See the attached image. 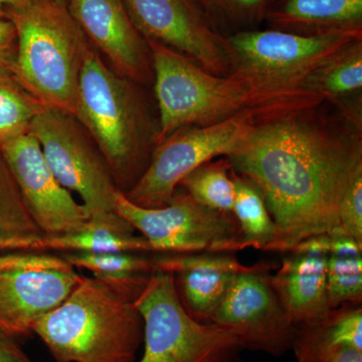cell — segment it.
Masks as SVG:
<instances>
[{
  "label": "cell",
  "instance_id": "cell-7",
  "mask_svg": "<svg viewBox=\"0 0 362 362\" xmlns=\"http://www.w3.org/2000/svg\"><path fill=\"white\" fill-rule=\"evenodd\" d=\"M289 113L291 112H245L211 125L176 131L156 145L148 168L126 197L145 209L165 206L180 181L192 171L213 159L230 156L259 124Z\"/></svg>",
  "mask_w": 362,
  "mask_h": 362
},
{
  "label": "cell",
  "instance_id": "cell-1",
  "mask_svg": "<svg viewBox=\"0 0 362 362\" xmlns=\"http://www.w3.org/2000/svg\"><path fill=\"white\" fill-rule=\"evenodd\" d=\"M318 107L259 124L226 157L263 194L277 228L276 252L340 226L342 195L362 165L361 129L328 118Z\"/></svg>",
  "mask_w": 362,
  "mask_h": 362
},
{
  "label": "cell",
  "instance_id": "cell-31",
  "mask_svg": "<svg viewBox=\"0 0 362 362\" xmlns=\"http://www.w3.org/2000/svg\"><path fill=\"white\" fill-rule=\"evenodd\" d=\"M16 58V33L9 21L0 20V66L13 71Z\"/></svg>",
  "mask_w": 362,
  "mask_h": 362
},
{
  "label": "cell",
  "instance_id": "cell-20",
  "mask_svg": "<svg viewBox=\"0 0 362 362\" xmlns=\"http://www.w3.org/2000/svg\"><path fill=\"white\" fill-rule=\"evenodd\" d=\"M44 238L0 151V252H45Z\"/></svg>",
  "mask_w": 362,
  "mask_h": 362
},
{
  "label": "cell",
  "instance_id": "cell-5",
  "mask_svg": "<svg viewBox=\"0 0 362 362\" xmlns=\"http://www.w3.org/2000/svg\"><path fill=\"white\" fill-rule=\"evenodd\" d=\"M6 21L16 33L14 76L45 107L74 115L90 45L66 0H26Z\"/></svg>",
  "mask_w": 362,
  "mask_h": 362
},
{
  "label": "cell",
  "instance_id": "cell-15",
  "mask_svg": "<svg viewBox=\"0 0 362 362\" xmlns=\"http://www.w3.org/2000/svg\"><path fill=\"white\" fill-rule=\"evenodd\" d=\"M88 42L118 75L141 86L153 83L152 54L123 0H66Z\"/></svg>",
  "mask_w": 362,
  "mask_h": 362
},
{
  "label": "cell",
  "instance_id": "cell-8",
  "mask_svg": "<svg viewBox=\"0 0 362 362\" xmlns=\"http://www.w3.org/2000/svg\"><path fill=\"white\" fill-rule=\"evenodd\" d=\"M28 132L40 142L62 187L80 197L90 221L115 225L126 221L115 211L119 190L110 168L75 116L47 107L33 119Z\"/></svg>",
  "mask_w": 362,
  "mask_h": 362
},
{
  "label": "cell",
  "instance_id": "cell-6",
  "mask_svg": "<svg viewBox=\"0 0 362 362\" xmlns=\"http://www.w3.org/2000/svg\"><path fill=\"white\" fill-rule=\"evenodd\" d=\"M136 305L144 321L137 362H244L245 349L237 337L188 315L169 274L153 272Z\"/></svg>",
  "mask_w": 362,
  "mask_h": 362
},
{
  "label": "cell",
  "instance_id": "cell-29",
  "mask_svg": "<svg viewBox=\"0 0 362 362\" xmlns=\"http://www.w3.org/2000/svg\"><path fill=\"white\" fill-rule=\"evenodd\" d=\"M291 350L298 362H362L361 350L324 341L310 326L298 327Z\"/></svg>",
  "mask_w": 362,
  "mask_h": 362
},
{
  "label": "cell",
  "instance_id": "cell-14",
  "mask_svg": "<svg viewBox=\"0 0 362 362\" xmlns=\"http://www.w3.org/2000/svg\"><path fill=\"white\" fill-rule=\"evenodd\" d=\"M0 151L30 216L45 235L78 232L85 228L90 220L87 209L62 187L32 133L4 143Z\"/></svg>",
  "mask_w": 362,
  "mask_h": 362
},
{
  "label": "cell",
  "instance_id": "cell-21",
  "mask_svg": "<svg viewBox=\"0 0 362 362\" xmlns=\"http://www.w3.org/2000/svg\"><path fill=\"white\" fill-rule=\"evenodd\" d=\"M135 228L128 223H102L88 221L78 232L45 235L44 249L47 251L88 252H152L148 240L136 235Z\"/></svg>",
  "mask_w": 362,
  "mask_h": 362
},
{
  "label": "cell",
  "instance_id": "cell-33",
  "mask_svg": "<svg viewBox=\"0 0 362 362\" xmlns=\"http://www.w3.org/2000/svg\"><path fill=\"white\" fill-rule=\"evenodd\" d=\"M26 0H0V20H6L9 11L25 4Z\"/></svg>",
  "mask_w": 362,
  "mask_h": 362
},
{
  "label": "cell",
  "instance_id": "cell-4",
  "mask_svg": "<svg viewBox=\"0 0 362 362\" xmlns=\"http://www.w3.org/2000/svg\"><path fill=\"white\" fill-rule=\"evenodd\" d=\"M140 86L112 70L90 45L78 78L74 116L96 143L124 194L148 168L158 133Z\"/></svg>",
  "mask_w": 362,
  "mask_h": 362
},
{
  "label": "cell",
  "instance_id": "cell-25",
  "mask_svg": "<svg viewBox=\"0 0 362 362\" xmlns=\"http://www.w3.org/2000/svg\"><path fill=\"white\" fill-rule=\"evenodd\" d=\"M47 107L0 66V145L30 131L33 119Z\"/></svg>",
  "mask_w": 362,
  "mask_h": 362
},
{
  "label": "cell",
  "instance_id": "cell-10",
  "mask_svg": "<svg viewBox=\"0 0 362 362\" xmlns=\"http://www.w3.org/2000/svg\"><path fill=\"white\" fill-rule=\"evenodd\" d=\"M63 256L47 252L0 255V327L16 338L32 334L42 317L56 309L80 282Z\"/></svg>",
  "mask_w": 362,
  "mask_h": 362
},
{
  "label": "cell",
  "instance_id": "cell-32",
  "mask_svg": "<svg viewBox=\"0 0 362 362\" xmlns=\"http://www.w3.org/2000/svg\"><path fill=\"white\" fill-rule=\"evenodd\" d=\"M0 362H33L21 346L18 338L0 327Z\"/></svg>",
  "mask_w": 362,
  "mask_h": 362
},
{
  "label": "cell",
  "instance_id": "cell-28",
  "mask_svg": "<svg viewBox=\"0 0 362 362\" xmlns=\"http://www.w3.org/2000/svg\"><path fill=\"white\" fill-rule=\"evenodd\" d=\"M311 327L326 342L354 347L362 351L361 305H343L331 309L322 322Z\"/></svg>",
  "mask_w": 362,
  "mask_h": 362
},
{
  "label": "cell",
  "instance_id": "cell-23",
  "mask_svg": "<svg viewBox=\"0 0 362 362\" xmlns=\"http://www.w3.org/2000/svg\"><path fill=\"white\" fill-rule=\"evenodd\" d=\"M235 185L233 216L239 226L240 247L276 252L278 232L265 199L257 185L232 169Z\"/></svg>",
  "mask_w": 362,
  "mask_h": 362
},
{
  "label": "cell",
  "instance_id": "cell-30",
  "mask_svg": "<svg viewBox=\"0 0 362 362\" xmlns=\"http://www.w3.org/2000/svg\"><path fill=\"white\" fill-rule=\"evenodd\" d=\"M338 218L343 230L362 243V165L356 169L345 188Z\"/></svg>",
  "mask_w": 362,
  "mask_h": 362
},
{
  "label": "cell",
  "instance_id": "cell-3",
  "mask_svg": "<svg viewBox=\"0 0 362 362\" xmlns=\"http://www.w3.org/2000/svg\"><path fill=\"white\" fill-rule=\"evenodd\" d=\"M149 276L111 281L82 275L68 298L33 333L54 362H137L144 321L136 305Z\"/></svg>",
  "mask_w": 362,
  "mask_h": 362
},
{
  "label": "cell",
  "instance_id": "cell-22",
  "mask_svg": "<svg viewBox=\"0 0 362 362\" xmlns=\"http://www.w3.org/2000/svg\"><path fill=\"white\" fill-rule=\"evenodd\" d=\"M305 89L324 101L341 103L362 88V39L354 40L318 64L304 78Z\"/></svg>",
  "mask_w": 362,
  "mask_h": 362
},
{
  "label": "cell",
  "instance_id": "cell-16",
  "mask_svg": "<svg viewBox=\"0 0 362 362\" xmlns=\"http://www.w3.org/2000/svg\"><path fill=\"white\" fill-rule=\"evenodd\" d=\"M327 252V233L309 238L286 252L271 275L272 285L297 328L321 323L329 314Z\"/></svg>",
  "mask_w": 362,
  "mask_h": 362
},
{
  "label": "cell",
  "instance_id": "cell-26",
  "mask_svg": "<svg viewBox=\"0 0 362 362\" xmlns=\"http://www.w3.org/2000/svg\"><path fill=\"white\" fill-rule=\"evenodd\" d=\"M75 268L90 271L94 277L128 281L151 275L152 259L136 252H68L63 255Z\"/></svg>",
  "mask_w": 362,
  "mask_h": 362
},
{
  "label": "cell",
  "instance_id": "cell-11",
  "mask_svg": "<svg viewBox=\"0 0 362 362\" xmlns=\"http://www.w3.org/2000/svg\"><path fill=\"white\" fill-rule=\"evenodd\" d=\"M359 39L352 35L305 37L271 28L233 33L225 42L230 75L304 88V78L318 64Z\"/></svg>",
  "mask_w": 362,
  "mask_h": 362
},
{
  "label": "cell",
  "instance_id": "cell-27",
  "mask_svg": "<svg viewBox=\"0 0 362 362\" xmlns=\"http://www.w3.org/2000/svg\"><path fill=\"white\" fill-rule=\"evenodd\" d=\"M270 1L271 0H197L209 23L220 35L221 30H228V33L230 30V35L251 30L252 26L265 21Z\"/></svg>",
  "mask_w": 362,
  "mask_h": 362
},
{
  "label": "cell",
  "instance_id": "cell-17",
  "mask_svg": "<svg viewBox=\"0 0 362 362\" xmlns=\"http://www.w3.org/2000/svg\"><path fill=\"white\" fill-rule=\"evenodd\" d=\"M154 272L173 276L176 294L188 315L211 324L214 312L247 266L228 252L163 254L152 259Z\"/></svg>",
  "mask_w": 362,
  "mask_h": 362
},
{
  "label": "cell",
  "instance_id": "cell-12",
  "mask_svg": "<svg viewBox=\"0 0 362 362\" xmlns=\"http://www.w3.org/2000/svg\"><path fill=\"white\" fill-rule=\"evenodd\" d=\"M274 266H247L233 281L211 324L237 337L245 350L282 356L292 349L296 326L271 283Z\"/></svg>",
  "mask_w": 362,
  "mask_h": 362
},
{
  "label": "cell",
  "instance_id": "cell-9",
  "mask_svg": "<svg viewBox=\"0 0 362 362\" xmlns=\"http://www.w3.org/2000/svg\"><path fill=\"white\" fill-rule=\"evenodd\" d=\"M115 211L148 240L152 252L164 254L242 251L239 226L233 214L202 206L187 192L175 190L165 206L145 209L122 192Z\"/></svg>",
  "mask_w": 362,
  "mask_h": 362
},
{
  "label": "cell",
  "instance_id": "cell-2",
  "mask_svg": "<svg viewBox=\"0 0 362 362\" xmlns=\"http://www.w3.org/2000/svg\"><path fill=\"white\" fill-rule=\"evenodd\" d=\"M147 42L159 113L156 145L182 128L211 125L245 112L299 111L325 102L305 88L214 75L180 52Z\"/></svg>",
  "mask_w": 362,
  "mask_h": 362
},
{
  "label": "cell",
  "instance_id": "cell-19",
  "mask_svg": "<svg viewBox=\"0 0 362 362\" xmlns=\"http://www.w3.org/2000/svg\"><path fill=\"white\" fill-rule=\"evenodd\" d=\"M326 265L330 309L343 305H361L362 243L345 232L341 226L327 233Z\"/></svg>",
  "mask_w": 362,
  "mask_h": 362
},
{
  "label": "cell",
  "instance_id": "cell-13",
  "mask_svg": "<svg viewBox=\"0 0 362 362\" xmlns=\"http://www.w3.org/2000/svg\"><path fill=\"white\" fill-rule=\"evenodd\" d=\"M123 2L131 20L147 42L180 52L214 75H230L225 37L214 30L197 0Z\"/></svg>",
  "mask_w": 362,
  "mask_h": 362
},
{
  "label": "cell",
  "instance_id": "cell-18",
  "mask_svg": "<svg viewBox=\"0 0 362 362\" xmlns=\"http://www.w3.org/2000/svg\"><path fill=\"white\" fill-rule=\"evenodd\" d=\"M265 21L272 30L305 37H362V0H271Z\"/></svg>",
  "mask_w": 362,
  "mask_h": 362
},
{
  "label": "cell",
  "instance_id": "cell-24",
  "mask_svg": "<svg viewBox=\"0 0 362 362\" xmlns=\"http://www.w3.org/2000/svg\"><path fill=\"white\" fill-rule=\"evenodd\" d=\"M232 169L226 157L213 159L185 176L178 187L202 206L232 214L235 197Z\"/></svg>",
  "mask_w": 362,
  "mask_h": 362
}]
</instances>
